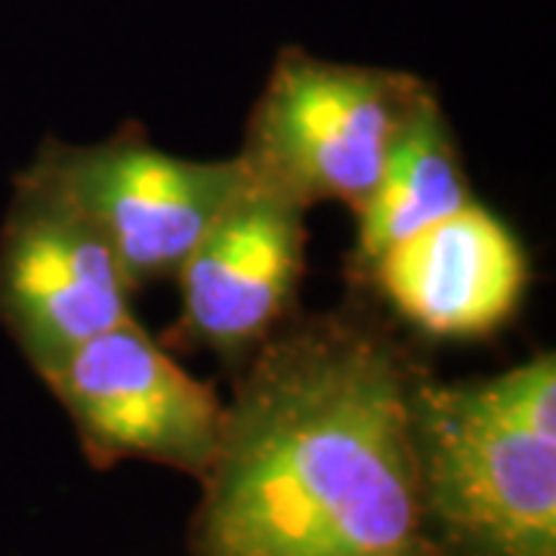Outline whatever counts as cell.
<instances>
[{
    "label": "cell",
    "instance_id": "obj_1",
    "mask_svg": "<svg viewBox=\"0 0 556 556\" xmlns=\"http://www.w3.org/2000/svg\"><path fill=\"white\" fill-rule=\"evenodd\" d=\"M420 375L365 306L288 318L226 402L201 556H442L417 479Z\"/></svg>",
    "mask_w": 556,
    "mask_h": 556
},
{
    "label": "cell",
    "instance_id": "obj_2",
    "mask_svg": "<svg viewBox=\"0 0 556 556\" xmlns=\"http://www.w3.org/2000/svg\"><path fill=\"white\" fill-rule=\"evenodd\" d=\"M427 532L442 556H556V356L412 399Z\"/></svg>",
    "mask_w": 556,
    "mask_h": 556
},
{
    "label": "cell",
    "instance_id": "obj_3",
    "mask_svg": "<svg viewBox=\"0 0 556 556\" xmlns=\"http://www.w3.org/2000/svg\"><path fill=\"white\" fill-rule=\"evenodd\" d=\"M430 84L412 72L278 50L244 124V177L303 211H356Z\"/></svg>",
    "mask_w": 556,
    "mask_h": 556
},
{
    "label": "cell",
    "instance_id": "obj_4",
    "mask_svg": "<svg viewBox=\"0 0 556 556\" xmlns=\"http://www.w3.org/2000/svg\"><path fill=\"white\" fill-rule=\"evenodd\" d=\"M31 177L56 189L105 244L134 285L177 276L182 260L244 186L241 161H195L159 149L127 124L102 142L47 137Z\"/></svg>",
    "mask_w": 556,
    "mask_h": 556
},
{
    "label": "cell",
    "instance_id": "obj_5",
    "mask_svg": "<svg viewBox=\"0 0 556 556\" xmlns=\"http://www.w3.org/2000/svg\"><path fill=\"white\" fill-rule=\"evenodd\" d=\"M40 380L100 470L149 460L201 479L217 455L226 402L149 338L137 318L84 343Z\"/></svg>",
    "mask_w": 556,
    "mask_h": 556
},
{
    "label": "cell",
    "instance_id": "obj_6",
    "mask_svg": "<svg viewBox=\"0 0 556 556\" xmlns=\"http://www.w3.org/2000/svg\"><path fill=\"white\" fill-rule=\"evenodd\" d=\"M134 278L43 179L22 170L0 223V328L47 378L105 331L134 321Z\"/></svg>",
    "mask_w": 556,
    "mask_h": 556
},
{
    "label": "cell",
    "instance_id": "obj_7",
    "mask_svg": "<svg viewBox=\"0 0 556 556\" xmlns=\"http://www.w3.org/2000/svg\"><path fill=\"white\" fill-rule=\"evenodd\" d=\"M306 276V211L244 177L177 269V338L248 362L294 318Z\"/></svg>",
    "mask_w": 556,
    "mask_h": 556
},
{
    "label": "cell",
    "instance_id": "obj_8",
    "mask_svg": "<svg viewBox=\"0 0 556 556\" xmlns=\"http://www.w3.org/2000/svg\"><path fill=\"white\" fill-rule=\"evenodd\" d=\"M529 281L522 239L470 199L383 251L362 285L424 338L482 340L519 316Z\"/></svg>",
    "mask_w": 556,
    "mask_h": 556
},
{
    "label": "cell",
    "instance_id": "obj_9",
    "mask_svg": "<svg viewBox=\"0 0 556 556\" xmlns=\"http://www.w3.org/2000/svg\"><path fill=\"white\" fill-rule=\"evenodd\" d=\"M477 199L460 159L452 121L437 90L430 87L417 102L396 146L390 149L375 189L356 211V241L350 251V278L362 285L368 269L396 241L417 229L455 214Z\"/></svg>",
    "mask_w": 556,
    "mask_h": 556
}]
</instances>
